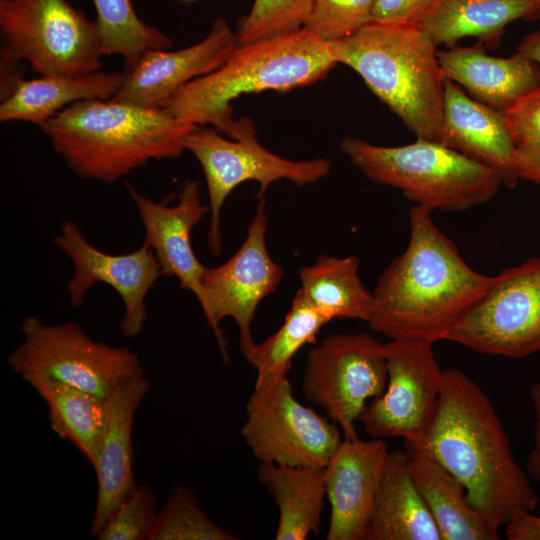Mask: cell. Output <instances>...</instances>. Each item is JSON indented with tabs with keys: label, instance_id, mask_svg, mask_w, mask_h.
<instances>
[{
	"label": "cell",
	"instance_id": "6da1fadb",
	"mask_svg": "<svg viewBox=\"0 0 540 540\" xmlns=\"http://www.w3.org/2000/svg\"><path fill=\"white\" fill-rule=\"evenodd\" d=\"M405 448L440 462L463 484L470 505L497 530L538 506L530 477L515 460L488 395L458 368L444 369L431 426L422 440Z\"/></svg>",
	"mask_w": 540,
	"mask_h": 540
},
{
	"label": "cell",
	"instance_id": "7a4b0ae2",
	"mask_svg": "<svg viewBox=\"0 0 540 540\" xmlns=\"http://www.w3.org/2000/svg\"><path fill=\"white\" fill-rule=\"evenodd\" d=\"M430 209L409 211L406 249L379 277L369 327L392 339L446 340L459 319L486 293L493 276L471 268L434 223Z\"/></svg>",
	"mask_w": 540,
	"mask_h": 540
},
{
	"label": "cell",
	"instance_id": "3957f363",
	"mask_svg": "<svg viewBox=\"0 0 540 540\" xmlns=\"http://www.w3.org/2000/svg\"><path fill=\"white\" fill-rule=\"evenodd\" d=\"M195 126L162 107L110 98L76 102L39 127L75 174L111 183L151 160L180 156Z\"/></svg>",
	"mask_w": 540,
	"mask_h": 540
},
{
	"label": "cell",
	"instance_id": "277c9868",
	"mask_svg": "<svg viewBox=\"0 0 540 540\" xmlns=\"http://www.w3.org/2000/svg\"><path fill=\"white\" fill-rule=\"evenodd\" d=\"M336 64L330 43L302 28L237 45L221 67L187 83L162 108L182 122L211 124L235 139L245 120L233 118V100L244 94L311 85L324 79Z\"/></svg>",
	"mask_w": 540,
	"mask_h": 540
},
{
	"label": "cell",
	"instance_id": "5b68a950",
	"mask_svg": "<svg viewBox=\"0 0 540 540\" xmlns=\"http://www.w3.org/2000/svg\"><path fill=\"white\" fill-rule=\"evenodd\" d=\"M329 43L336 62L353 69L417 139L440 144L445 77L437 46L421 29L372 21Z\"/></svg>",
	"mask_w": 540,
	"mask_h": 540
},
{
	"label": "cell",
	"instance_id": "8992f818",
	"mask_svg": "<svg viewBox=\"0 0 540 540\" xmlns=\"http://www.w3.org/2000/svg\"><path fill=\"white\" fill-rule=\"evenodd\" d=\"M341 151L371 181L391 186L431 211H460L495 196L501 177L491 168L439 143L417 139L379 146L346 136Z\"/></svg>",
	"mask_w": 540,
	"mask_h": 540
},
{
	"label": "cell",
	"instance_id": "52a82bcc",
	"mask_svg": "<svg viewBox=\"0 0 540 540\" xmlns=\"http://www.w3.org/2000/svg\"><path fill=\"white\" fill-rule=\"evenodd\" d=\"M1 63L27 61L40 75L100 70L104 54L96 21L66 0H0Z\"/></svg>",
	"mask_w": 540,
	"mask_h": 540
},
{
	"label": "cell",
	"instance_id": "ba28073f",
	"mask_svg": "<svg viewBox=\"0 0 540 540\" xmlns=\"http://www.w3.org/2000/svg\"><path fill=\"white\" fill-rule=\"evenodd\" d=\"M21 332L6 363L22 379L43 376L106 399L121 383L144 376L136 353L95 341L74 322L51 325L29 316Z\"/></svg>",
	"mask_w": 540,
	"mask_h": 540
},
{
	"label": "cell",
	"instance_id": "9c48e42d",
	"mask_svg": "<svg viewBox=\"0 0 540 540\" xmlns=\"http://www.w3.org/2000/svg\"><path fill=\"white\" fill-rule=\"evenodd\" d=\"M182 144L197 159L206 179L210 208L208 245L215 256L223 248L221 210L237 186L257 182L256 198L260 200L276 181L285 179L304 186L321 180L331 170V162L326 158L294 161L274 154L258 142L255 130L239 139H228L216 129L197 125L183 137Z\"/></svg>",
	"mask_w": 540,
	"mask_h": 540
},
{
	"label": "cell",
	"instance_id": "30bf717a",
	"mask_svg": "<svg viewBox=\"0 0 540 540\" xmlns=\"http://www.w3.org/2000/svg\"><path fill=\"white\" fill-rule=\"evenodd\" d=\"M241 435L260 463L316 468L343 440L333 420L295 398L287 374L256 379Z\"/></svg>",
	"mask_w": 540,
	"mask_h": 540
},
{
	"label": "cell",
	"instance_id": "8fae6325",
	"mask_svg": "<svg viewBox=\"0 0 540 540\" xmlns=\"http://www.w3.org/2000/svg\"><path fill=\"white\" fill-rule=\"evenodd\" d=\"M387 381L383 343L366 333H336L308 352L301 388L341 428L344 439H355V422Z\"/></svg>",
	"mask_w": 540,
	"mask_h": 540
},
{
	"label": "cell",
	"instance_id": "7c38bea8",
	"mask_svg": "<svg viewBox=\"0 0 540 540\" xmlns=\"http://www.w3.org/2000/svg\"><path fill=\"white\" fill-rule=\"evenodd\" d=\"M446 340L477 353L522 358L540 352V257L493 276Z\"/></svg>",
	"mask_w": 540,
	"mask_h": 540
},
{
	"label": "cell",
	"instance_id": "4fadbf2b",
	"mask_svg": "<svg viewBox=\"0 0 540 540\" xmlns=\"http://www.w3.org/2000/svg\"><path fill=\"white\" fill-rule=\"evenodd\" d=\"M388 381L384 392L369 401L358 421L371 438L401 437L405 446L418 443L434 419L443 387L433 344L392 339L384 344Z\"/></svg>",
	"mask_w": 540,
	"mask_h": 540
},
{
	"label": "cell",
	"instance_id": "5bb4252c",
	"mask_svg": "<svg viewBox=\"0 0 540 540\" xmlns=\"http://www.w3.org/2000/svg\"><path fill=\"white\" fill-rule=\"evenodd\" d=\"M267 226L265 199L262 198L240 248L222 265L206 267L202 278L206 295L202 310L226 362L230 358L220 323L227 317L235 321L240 350L245 357L255 345L251 324L256 309L277 288L284 275L282 267L268 253Z\"/></svg>",
	"mask_w": 540,
	"mask_h": 540
},
{
	"label": "cell",
	"instance_id": "9a60e30c",
	"mask_svg": "<svg viewBox=\"0 0 540 540\" xmlns=\"http://www.w3.org/2000/svg\"><path fill=\"white\" fill-rule=\"evenodd\" d=\"M54 244L70 258L74 267L67 284L71 306L81 305L94 284L105 283L120 295L124 304L120 324L122 335L137 336L147 318L145 298L162 275L154 251L143 244L127 254L103 252L88 242L73 221L62 225Z\"/></svg>",
	"mask_w": 540,
	"mask_h": 540
},
{
	"label": "cell",
	"instance_id": "2e32d148",
	"mask_svg": "<svg viewBox=\"0 0 540 540\" xmlns=\"http://www.w3.org/2000/svg\"><path fill=\"white\" fill-rule=\"evenodd\" d=\"M237 46L228 22L216 18L199 42L176 51L147 50L126 66L112 99L148 107H162L187 83L221 67Z\"/></svg>",
	"mask_w": 540,
	"mask_h": 540
},
{
	"label": "cell",
	"instance_id": "e0dca14e",
	"mask_svg": "<svg viewBox=\"0 0 540 540\" xmlns=\"http://www.w3.org/2000/svg\"><path fill=\"white\" fill-rule=\"evenodd\" d=\"M127 190L144 225L143 244L154 251L162 275L175 277L181 288L194 294L203 309L206 295L202 278L206 267L193 251L191 233L210 208L201 201L199 183L185 181L175 205L153 201L129 183Z\"/></svg>",
	"mask_w": 540,
	"mask_h": 540
},
{
	"label": "cell",
	"instance_id": "ac0fdd59",
	"mask_svg": "<svg viewBox=\"0 0 540 540\" xmlns=\"http://www.w3.org/2000/svg\"><path fill=\"white\" fill-rule=\"evenodd\" d=\"M389 451L384 439H344L324 467L326 540H364Z\"/></svg>",
	"mask_w": 540,
	"mask_h": 540
},
{
	"label": "cell",
	"instance_id": "d6986e66",
	"mask_svg": "<svg viewBox=\"0 0 540 540\" xmlns=\"http://www.w3.org/2000/svg\"><path fill=\"white\" fill-rule=\"evenodd\" d=\"M150 389L143 376L121 383L106 398L103 437L93 466L97 499L89 534L97 537L111 514L136 485L133 477L132 427L135 413Z\"/></svg>",
	"mask_w": 540,
	"mask_h": 540
},
{
	"label": "cell",
	"instance_id": "ffe728a7",
	"mask_svg": "<svg viewBox=\"0 0 540 540\" xmlns=\"http://www.w3.org/2000/svg\"><path fill=\"white\" fill-rule=\"evenodd\" d=\"M440 144L494 170L503 185L518 182L514 169L516 145L504 113L469 97L445 79Z\"/></svg>",
	"mask_w": 540,
	"mask_h": 540
},
{
	"label": "cell",
	"instance_id": "44dd1931",
	"mask_svg": "<svg viewBox=\"0 0 540 540\" xmlns=\"http://www.w3.org/2000/svg\"><path fill=\"white\" fill-rule=\"evenodd\" d=\"M445 79L464 87L473 99L501 112L540 88V66L519 52L493 57L480 45L438 50Z\"/></svg>",
	"mask_w": 540,
	"mask_h": 540
},
{
	"label": "cell",
	"instance_id": "7402d4cb",
	"mask_svg": "<svg viewBox=\"0 0 540 540\" xmlns=\"http://www.w3.org/2000/svg\"><path fill=\"white\" fill-rule=\"evenodd\" d=\"M364 540H442L409 470V454L389 452Z\"/></svg>",
	"mask_w": 540,
	"mask_h": 540
},
{
	"label": "cell",
	"instance_id": "603a6c76",
	"mask_svg": "<svg viewBox=\"0 0 540 540\" xmlns=\"http://www.w3.org/2000/svg\"><path fill=\"white\" fill-rule=\"evenodd\" d=\"M122 80L123 73L100 70L75 76L20 78L1 99L0 121H24L40 126L76 102L112 98Z\"/></svg>",
	"mask_w": 540,
	"mask_h": 540
},
{
	"label": "cell",
	"instance_id": "cb8c5ba5",
	"mask_svg": "<svg viewBox=\"0 0 540 540\" xmlns=\"http://www.w3.org/2000/svg\"><path fill=\"white\" fill-rule=\"evenodd\" d=\"M540 18V0H437L416 25L438 47L466 37L495 41L517 20Z\"/></svg>",
	"mask_w": 540,
	"mask_h": 540
},
{
	"label": "cell",
	"instance_id": "d4e9b609",
	"mask_svg": "<svg viewBox=\"0 0 540 540\" xmlns=\"http://www.w3.org/2000/svg\"><path fill=\"white\" fill-rule=\"evenodd\" d=\"M413 481L442 540H498V530L470 505L463 484L424 451H407Z\"/></svg>",
	"mask_w": 540,
	"mask_h": 540
},
{
	"label": "cell",
	"instance_id": "484cf974",
	"mask_svg": "<svg viewBox=\"0 0 540 540\" xmlns=\"http://www.w3.org/2000/svg\"><path fill=\"white\" fill-rule=\"evenodd\" d=\"M257 474L279 510L276 540H304L320 532L327 498L324 468L260 463Z\"/></svg>",
	"mask_w": 540,
	"mask_h": 540
},
{
	"label": "cell",
	"instance_id": "4316f807",
	"mask_svg": "<svg viewBox=\"0 0 540 540\" xmlns=\"http://www.w3.org/2000/svg\"><path fill=\"white\" fill-rule=\"evenodd\" d=\"M23 380L45 402L53 432L94 466L104 432L106 399L43 376Z\"/></svg>",
	"mask_w": 540,
	"mask_h": 540
},
{
	"label": "cell",
	"instance_id": "83f0119b",
	"mask_svg": "<svg viewBox=\"0 0 540 540\" xmlns=\"http://www.w3.org/2000/svg\"><path fill=\"white\" fill-rule=\"evenodd\" d=\"M359 260L321 255L314 264L299 270V291L329 321L357 319L368 322L373 293L359 276Z\"/></svg>",
	"mask_w": 540,
	"mask_h": 540
},
{
	"label": "cell",
	"instance_id": "f1b7e54d",
	"mask_svg": "<svg viewBox=\"0 0 540 540\" xmlns=\"http://www.w3.org/2000/svg\"><path fill=\"white\" fill-rule=\"evenodd\" d=\"M329 320L298 290L281 327L244 357L257 370V378L288 374L294 355L306 344L316 343V337Z\"/></svg>",
	"mask_w": 540,
	"mask_h": 540
},
{
	"label": "cell",
	"instance_id": "f546056e",
	"mask_svg": "<svg viewBox=\"0 0 540 540\" xmlns=\"http://www.w3.org/2000/svg\"><path fill=\"white\" fill-rule=\"evenodd\" d=\"M96 11L105 55H120L129 66L147 50H166L171 38L146 24L136 13L132 0H91Z\"/></svg>",
	"mask_w": 540,
	"mask_h": 540
},
{
	"label": "cell",
	"instance_id": "4dcf8cb0",
	"mask_svg": "<svg viewBox=\"0 0 540 540\" xmlns=\"http://www.w3.org/2000/svg\"><path fill=\"white\" fill-rule=\"evenodd\" d=\"M236 539L238 537L218 526L202 511L190 489L179 484L157 513L147 540Z\"/></svg>",
	"mask_w": 540,
	"mask_h": 540
},
{
	"label": "cell",
	"instance_id": "1f68e13d",
	"mask_svg": "<svg viewBox=\"0 0 540 540\" xmlns=\"http://www.w3.org/2000/svg\"><path fill=\"white\" fill-rule=\"evenodd\" d=\"M313 0H254L235 31L237 45L281 36L305 27Z\"/></svg>",
	"mask_w": 540,
	"mask_h": 540
},
{
	"label": "cell",
	"instance_id": "d6a6232c",
	"mask_svg": "<svg viewBox=\"0 0 540 540\" xmlns=\"http://www.w3.org/2000/svg\"><path fill=\"white\" fill-rule=\"evenodd\" d=\"M376 0H313L305 29L326 42L352 35L373 21Z\"/></svg>",
	"mask_w": 540,
	"mask_h": 540
},
{
	"label": "cell",
	"instance_id": "836d02e7",
	"mask_svg": "<svg viewBox=\"0 0 540 540\" xmlns=\"http://www.w3.org/2000/svg\"><path fill=\"white\" fill-rule=\"evenodd\" d=\"M157 500L149 486L135 485L108 518L99 540H147L157 517Z\"/></svg>",
	"mask_w": 540,
	"mask_h": 540
},
{
	"label": "cell",
	"instance_id": "e575fe53",
	"mask_svg": "<svg viewBox=\"0 0 540 540\" xmlns=\"http://www.w3.org/2000/svg\"><path fill=\"white\" fill-rule=\"evenodd\" d=\"M503 113L516 147L540 141V88L522 97Z\"/></svg>",
	"mask_w": 540,
	"mask_h": 540
},
{
	"label": "cell",
	"instance_id": "d590c367",
	"mask_svg": "<svg viewBox=\"0 0 540 540\" xmlns=\"http://www.w3.org/2000/svg\"><path fill=\"white\" fill-rule=\"evenodd\" d=\"M437 0H376L373 21L417 25Z\"/></svg>",
	"mask_w": 540,
	"mask_h": 540
},
{
	"label": "cell",
	"instance_id": "8d00e7d4",
	"mask_svg": "<svg viewBox=\"0 0 540 540\" xmlns=\"http://www.w3.org/2000/svg\"><path fill=\"white\" fill-rule=\"evenodd\" d=\"M514 169L518 180L540 185V141L516 147Z\"/></svg>",
	"mask_w": 540,
	"mask_h": 540
},
{
	"label": "cell",
	"instance_id": "74e56055",
	"mask_svg": "<svg viewBox=\"0 0 540 540\" xmlns=\"http://www.w3.org/2000/svg\"><path fill=\"white\" fill-rule=\"evenodd\" d=\"M535 415L533 447L526 460V471L540 486V383H536L530 391Z\"/></svg>",
	"mask_w": 540,
	"mask_h": 540
},
{
	"label": "cell",
	"instance_id": "f35d334b",
	"mask_svg": "<svg viewBox=\"0 0 540 540\" xmlns=\"http://www.w3.org/2000/svg\"><path fill=\"white\" fill-rule=\"evenodd\" d=\"M509 540H540V516L527 512L514 517L505 525Z\"/></svg>",
	"mask_w": 540,
	"mask_h": 540
},
{
	"label": "cell",
	"instance_id": "ab89813d",
	"mask_svg": "<svg viewBox=\"0 0 540 540\" xmlns=\"http://www.w3.org/2000/svg\"><path fill=\"white\" fill-rule=\"evenodd\" d=\"M517 52L540 66V29L526 35L518 45Z\"/></svg>",
	"mask_w": 540,
	"mask_h": 540
},
{
	"label": "cell",
	"instance_id": "60d3db41",
	"mask_svg": "<svg viewBox=\"0 0 540 540\" xmlns=\"http://www.w3.org/2000/svg\"><path fill=\"white\" fill-rule=\"evenodd\" d=\"M183 1H193V0H183Z\"/></svg>",
	"mask_w": 540,
	"mask_h": 540
}]
</instances>
